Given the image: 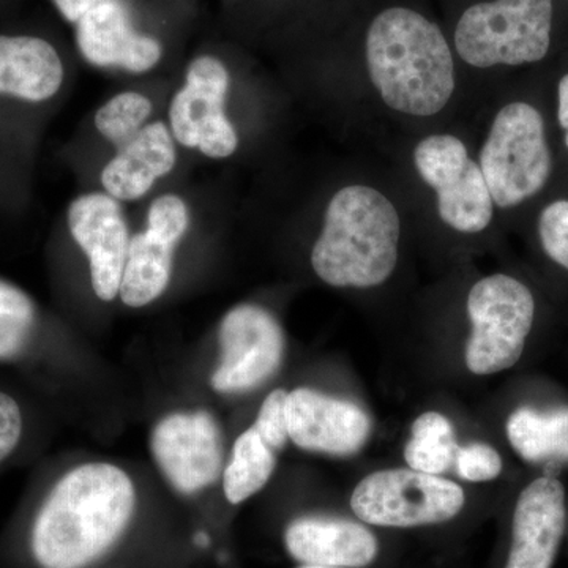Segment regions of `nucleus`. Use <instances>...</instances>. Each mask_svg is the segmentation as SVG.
<instances>
[{
	"instance_id": "f257e3e1",
	"label": "nucleus",
	"mask_w": 568,
	"mask_h": 568,
	"mask_svg": "<svg viewBox=\"0 0 568 568\" xmlns=\"http://www.w3.org/2000/svg\"><path fill=\"white\" fill-rule=\"evenodd\" d=\"M136 495L130 477L108 463L70 470L37 515L32 552L43 568H82L119 540L132 519Z\"/></svg>"
},
{
	"instance_id": "f03ea898",
	"label": "nucleus",
	"mask_w": 568,
	"mask_h": 568,
	"mask_svg": "<svg viewBox=\"0 0 568 568\" xmlns=\"http://www.w3.org/2000/svg\"><path fill=\"white\" fill-rule=\"evenodd\" d=\"M369 80L390 110L429 118L455 92V62L446 37L424 14L392 7L377 14L366 33Z\"/></svg>"
},
{
	"instance_id": "7ed1b4c3",
	"label": "nucleus",
	"mask_w": 568,
	"mask_h": 568,
	"mask_svg": "<svg viewBox=\"0 0 568 568\" xmlns=\"http://www.w3.org/2000/svg\"><path fill=\"white\" fill-rule=\"evenodd\" d=\"M402 220L394 203L368 185L338 190L325 209L312 265L335 287H375L395 272Z\"/></svg>"
},
{
	"instance_id": "20e7f679",
	"label": "nucleus",
	"mask_w": 568,
	"mask_h": 568,
	"mask_svg": "<svg viewBox=\"0 0 568 568\" xmlns=\"http://www.w3.org/2000/svg\"><path fill=\"white\" fill-rule=\"evenodd\" d=\"M552 0H495L459 18L455 47L476 69L541 61L551 43Z\"/></svg>"
},
{
	"instance_id": "39448f33",
	"label": "nucleus",
	"mask_w": 568,
	"mask_h": 568,
	"mask_svg": "<svg viewBox=\"0 0 568 568\" xmlns=\"http://www.w3.org/2000/svg\"><path fill=\"white\" fill-rule=\"evenodd\" d=\"M478 166L497 207H515L541 192L552 162L540 112L523 102L497 112Z\"/></svg>"
},
{
	"instance_id": "423d86ee",
	"label": "nucleus",
	"mask_w": 568,
	"mask_h": 568,
	"mask_svg": "<svg viewBox=\"0 0 568 568\" xmlns=\"http://www.w3.org/2000/svg\"><path fill=\"white\" fill-rule=\"evenodd\" d=\"M467 315L473 327L465 354L470 373L496 375L518 364L536 316L526 284L503 274L478 280L467 295Z\"/></svg>"
},
{
	"instance_id": "0eeeda50",
	"label": "nucleus",
	"mask_w": 568,
	"mask_h": 568,
	"mask_svg": "<svg viewBox=\"0 0 568 568\" xmlns=\"http://www.w3.org/2000/svg\"><path fill=\"white\" fill-rule=\"evenodd\" d=\"M466 496L455 481L414 469L366 476L351 496L355 517L383 528L440 525L458 517Z\"/></svg>"
},
{
	"instance_id": "6e6552de",
	"label": "nucleus",
	"mask_w": 568,
	"mask_h": 568,
	"mask_svg": "<svg viewBox=\"0 0 568 568\" xmlns=\"http://www.w3.org/2000/svg\"><path fill=\"white\" fill-rule=\"evenodd\" d=\"M414 164L422 181L435 190L437 212L448 227L463 234L487 230L495 203L465 142L452 134H432L418 142Z\"/></svg>"
},
{
	"instance_id": "1a4fd4ad",
	"label": "nucleus",
	"mask_w": 568,
	"mask_h": 568,
	"mask_svg": "<svg viewBox=\"0 0 568 568\" xmlns=\"http://www.w3.org/2000/svg\"><path fill=\"white\" fill-rule=\"evenodd\" d=\"M230 71L220 59L201 55L190 63L185 85L170 108L171 130L183 148L197 149L211 159H227L237 151V132L224 106Z\"/></svg>"
},
{
	"instance_id": "9d476101",
	"label": "nucleus",
	"mask_w": 568,
	"mask_h": 568,
	"mask_svg": "<svg viewBox=\"0 0 568 568\" xmlns=\"http://www.w3.org/2000/svg\"><path fill=\"white\" fill-rule=\"evenodd\" d=\"M219 338L222 362L212 377L215 390H250L275 375L282 364L283 331L263 306H235L223 317Z\"/></svg>"
},
{
	"instance_id": "9b49d317",
	"label": "nucleus",
	"mask_w": 568,
	"mask_h": 568,
	"mask_svg": "<svg viewBox=\"0 0 568 568\" xmlns=\"http://www.w3.org/2000/svg\"><path fill=\"white\" fill-rule=\"evenodd\" d=\"M152 452L171 485L185 495L209 487L222 470L220 428L204 410L163 418L153 429Z\"/></svg>"
},
{
	"instance_id": "f8f14e48",
	"label": "nucleus",
	"mask_w": 568,
	"mask_h": 568,
	"mask_svg": "<svg viewBox=\"0 0 568 568\" xmlns=\"http://www.w3.org/2000/svg\"><path fill=\"white\" fill-rule=\"evenodd\" d=\"M69 230L89 256L97 297L114 301L132 241L121 204L108 193L82 194L70 204Z\"/></svg>"
},
{
	"instance_id": "ddd939ff",
	"label": "nucleus",
	"mask_w": 568,
	"mask_h": 568,
	"mask_svg": "<svg viewBox=\"0 0 568 568\" xmlns=\"http://www.w3.org/2000/svg\"><path fill=\"white\" fill-rule=\"evenodd\" d=\"M286 417L295 446L323 454L353 455L365 446L372 432L362 407L312 388L287 394Z\"/></svg>"
},
{
	"instance_id": "4468645a",
	"label": "nucleus",
	"mask_w": 568,
	"mask_h": 568,
	"mask_svg": "<svg viewBox=\"0 0 568 568\" xmlns=\"http://www.w3.org/2000/svg\"><path fill=\"white\" fill-rule=\"evenodd\" d=\"M566 525L564 485L552 477L530 481L515 506L506 568H552Z\"/></svg>"
},
{
	"instance_id": "2eb2a0df",
	"label": "nucleus",
	"mask_w": 568,
	"mask_h": 568,
	"mask_svg": "<svg viewBox=\"0 0 568 568\" xmlns=\"http://www.w3.org/2000/svg\"><path fill=\"white\" fill-rule=\"evenodd\" d=\"M77 43L85 61L145 73L162 59V44L134 29L122 0H104L77 22Z\"/></svg>"
},
{
	"instance_id": "dca6fc26",
	"label": "nucleus",
	"mask_w": 568,
	"mask_h": 568,
	"mask_svg": "<svg viewBox=\"0 0 568 568\" xmlns=\"http://www.w3.org/2000/svg\"><path fill=\"white\" fill-rule=\"evenodd\" d=\"M284 544L294 559L312 566L362 568L376 559L375 534L349 519L308 517L287 526Z\"/></svg>"
},
{
	"instance_id": "f3484780",
	"label": "nucleus",
	"mask_w": 568,
	"mask_h": 568,
	"mask_svg": "<svg viewBox=\"0 0 568 568\" xmlns=\"http://www.w3.org/2000/svg\"><path fill=\"white\" fill-rule=\"evenodd\" d=\"M174 138L163 122L145 125L104 166L102 185L118 201H136L174 170Z\"/></svg>"
},
{
	"instance_id": "a211bd4d",
	"label": "nucleus",
	"mask_w": 568,
	"mask_h": 568,
	"mask_svg": "<svg viewBox=\"0 0 568 568\" xmlns=\"http://www.w3.org/2000/svg\"><path fill=\"white\" fill-rule=\"evenodd\" d=\"M63 63L50 41L32 36H0V95L41 103L61 91Z\"/></svg>"
},
{
	"instance_id": "6ab92c4d",
	"label": "nucleus",
	"mask_w": 568,
	"mask_h": 568,
	"mask_svg": "<svg viewBox=\"0 0 568 568\" xmlns=\"http://www.w3.org/2000/svg\"><path fill=\"white\" fill-rule=\"evenodd\" d=\"M181 241L179 235L149 223L145 231L133 235L119 290L123 304L141 308L166 291L173 272L174 248Z\"/></svg>"
},
{
	"instance_id": "aec40b11",
	"label": "nucleus",
	"mask_w": 568,
	"mask_h": 568,
	"mask_svg": "<svg viewBox=\"0 0 568 568\" xmlns=\"http://www.w3.org/2000/svg\"><path fill=\"white\" fill-rule=\"evenodd\" d=\"M507 437L525 462H568V407H519L508 417Z\"/></svg>"
},
{
	"instance_id": "412c9836",
	"label": "nucleus",
	"mask_w": 568,
	"mask_h": 568,
	"mask_svg": "<svg viewBox=\"0 0 568 568\" xmlns=\"http://www.w3.org/2000/svg\"><path fill=\"white\" fill-rule=\"evenodd\" d=\"M275 454L256 429L239 436L233 458L224 470V495L231 504H241L265 487L275 469Z\"/></svg>"
},
{
	"instance_id": "4be33fe9",
	"label": "nucleus",
	"mask_w": 568,
	"mask_h": 568,
	"mask_svg": "<svg viewBox=\"0 0 568 568\" xmlns=\"http://www.w3.org/2000/svg\"><path fill=\"white\" fill-rule=\"evenodd\" d=\"M454 426L439 413H425L413 424V436L405 448L410 469L443 476L455 465L458 452Z\"/></svg>"
},
{
	"instance_id": "5701e85b",
	"label": "nucleus",
	"mask_w": 568,
	"mask_h": 568,
	"mask_svg": "<svg viewBox=\"0 0 568 568\" xmlns=\"http://www.w3.org/2000/svg\"><path fill=\"white\" fill-rule=\"evenodd\" d=\"M37 323L36 304L24 291L0 280V361L24 353Z\"/></svg>"
},
{
	"instance_id": "b1692460",
	"label": "nucleus",
	"mask_w": 568,
	"mask_h": 568,
	"mask_svg": "<svg viewBox=\"0 0 568 568\" xmlns=\"http://www.w3.org/2000/svg\"><path fill=\"white\" fill-rule=\"evenodd\" d=\"M152 111L151 100L142 93H118L97 111L95 126L103 138L123 148L144 129Z\"/></svg>"
},
{
	"instance_id": "393cba45",
	"label": "nucleus",
	"mask_w": 568,
	"mask_h": 568,
	"mask_svg": "<svg viewBox=\"0 0 568 568\" xmlns=\"http://www.w3.org/2000/svg\"><path fill=\"white\" fill-rule=\"evenodd\" d=\"M538 235L545 253L568 271V201H556L538 219Z\"/></svg>"
},
{
	"instance_id": "a878e982",
	"label": "nucleus",
	"mask_w": 568,
	"mask_h": 568,
	"mask_svg": "<svg viewBox=\"0 0 568 568\" xmlns=\"http://www.w3.org/2000/svg\"><path fill=\"white\" fill-rule=\"evenodd\" d=\"M458 476L466 481H489L495 480L503 473V458L497 454L496 448L488 444H470L467 447H459L455 458Z\"/></svg>"
},
{
	"instance_id": "bb28decb",
	"label": "nucleus",
	"mask_w": 568,
	"mask_h": 568,
	"mask_svg": "<svg viewBox=\"0 0 568 568\" xmlns=\"http://www.w3.org/2000/svg\"><path fill=\"white\" fill-rule=\"evenodd\" d=\"M286 403V392L282 390V388L272 392V394L265 398L263 406H261L256 424L253 425L257 435L263 437L264 443L274 452L283 448L284 444L290 439Z\"/></svg>"
},
{
	"instance_id": "cd10ccee",
	"label": "nucleus",
	"mask_w": 568,
	"mask_h": 568,
	"mask_svg": "<svg viewBox=\"0 0 568 568\" xmlns=\"http://www.w3.org/2000/svg\"><path fill=\"white\" fill-rule=\"evenodd\" d=\"M22 416L20 406L10 395L0 392V462L9 458L20 444Z\"/></svg>"
},
{
	"instance_id": "c85d7f7f",
	"label": "nucleus",
	"mask_w": 568,
	"mask_h": 568,
	"mask_svg": "<svg viewBox=\"0 0 568 568\" xmlns=\"http://www.w3.org/2000/svg\"><path fill=\"white\" fill-rule=\"evenodd\" d=\"M59 13L71 24H77L88 11L95 9L104 0H52Z\"/></svg>"
},
{
	"instance_id": "c756f323",
	"label": "nucleus",
	"mask_w": 568,
	"mask_h": 568,
	"mask_svg": "<svg viewBox=\"0 0 568 568\" xmlns=\"http://www.w3.org/2000/svg\"><path fill=\"white\" fill-rule=\"evenodd\" d=\"M559 110L558 118L560 126L566 130V144L568 148V74L559 82Z\"/></svg>"
},
{
	"instance_id": "7c9ffc66",
	"label": "nucleus",
	"mask_w": 568,
	"mask_h": 568,
	"mask_svg": "<svg viewBox=\"0 0 568 568\" xmlns=\"http://www.w3.org/2000/svg\"><path fill=\"white\" fill-rule=\"evenodd\" d=\"M301 568H336V567H325V566H312V564H304Z\"/></svg>"
}]
</instances>
